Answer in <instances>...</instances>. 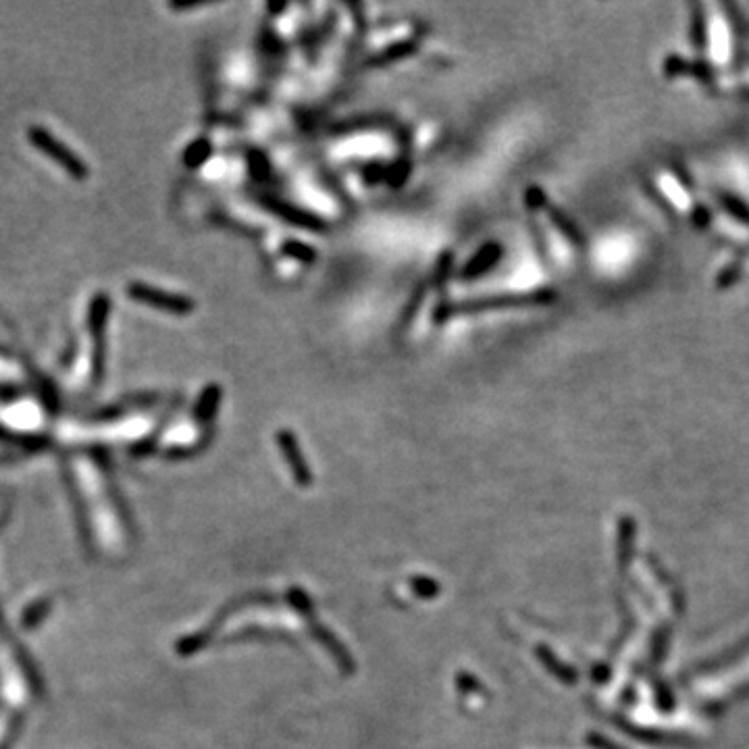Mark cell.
<instances>
[{"label": "cell", "mask_w": 749, "mask_h": 749, "mask_svg": "<svg viewBox=\"0 0 749 749\" xmlns=\"http://www.w3.org/2000/svg\"><path fill=\"white\" fill-rule=\"evenodd\" d=\"M500 256H502V246H498V244H487L485 248H481V250L471 258L469 265H467V269L462 271V275H464V277H477V275L485 273L489 267H492V265L498 261Z\"/></svg>", "instance_id": "cell-3"}, {"label": "cell", "mask_w": 749, "mask_h": 749, "mask_svg": "<svg viewBox=\"0 0 749 749\" xmlns=\"http://www.w3.org/2000/svg\"><path fill=\"white\" fill-rule=\"evenodd\" d=\"M265 200H269V202H265V204L269 206V209H271L273 213H277L281 219L292 221V223L302 225V227H311V229H321V227H323V223H321L317 217L306 215V213L294 209V206H290V204H286V202H273L271 198H265Z\"/></svg>", "instance_id": "cell-4"}, {"label": "cell", "mask_w": 749, "mask_h": 749, "mask_svg": "<svg viewBox=\"0 0 749 749\" xmlns=\"http://www.w3.org/2000/svg\"><path fill=\"white\" fill-rule=\"evenodd\" d=\"M30 140L32 144H36L46 157L55 159L65 171H69L73 177H86L88 171H86V165L75 157L73 152H69V148H65L55 136H50L46 129H40V127H32L30 129Z\"/></svg>", "instance_id": "cell-2"}, {"label": "cell", "mask_w": 749, "mask_h": 749, "mask_svg": "<svg viewBox=\"0 0 749 749\" xmlns=\"http://www.w3.org/2000/svg\"><path fill=\"white\" fill-rule=\"evenodd\" d=\"M277 437H279L281 450H283V454L288 456V460H290V464H292V469H294L296 477H298L300 481H308L306 464H304V458H302L300 450L296 448V439L292 437V433H290V431H279Z\"/></svg>", "instance_id": "cell-5"}, {"label": "cell", "mask_w": 749, "mask_h": 749, "mask_svg": "<svg viewBox=\"0 0 749 749\" xmlns=\"http://www.w3.org/2000/svg\"><path fill=\"white\" fill-rule=\"evenodd\" d=\"M209 154H211V144L206 142V140H200V142H196V144L190 148V152L186 154V163H188L190 167H196L198 163H202L206 157H209Z\"/></svg>", "instance_id": "cell-7"}, {"label": "cell", "mask_w": 749, "mask_h": 749, "mask_svg": "<svg viewBox=\"0 0 749 749\" xmlns=\"http://www.w3.org/2000/svg\"><path fill=\"white\" fill-rule=\"evenodd\" d=\"M219 396H221V390H219V387H209V390H206L204 392V398H202V402H200V406H198V415L200 417H209L211 415V412L215 410V406L219 404ZM198 417V419H200Z\"/></svg>", "instance_id": "cell-6"}, {"label": "cell", "mask_w": 749, "mask_h": 749, "mask_svg": "<svg viewBox=\"0 0 749 749\" xmlns=\"http://www.w3.org/2000/svg\"><path fill=\"white\" fill-rule=\"evenodd\" d=\"M127 292L136 302L148 304L152 308H159V311H167V313H173V315H188L196 308L194 300L188 298V296L163 292V290H157V288L142 286V283H132Z\"/></svg>", "instance_id": "cell-1"}]
</instances>
